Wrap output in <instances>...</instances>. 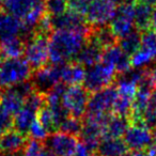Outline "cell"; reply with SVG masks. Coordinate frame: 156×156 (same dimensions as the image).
I'll return each instance as SVG.
<instances>
[{"label": "cell", "mask_w": 156, "mask_h": 156, "mask_svg": "<svg viewBox=\"0 0 156 156\" xmlns=\"http://www.w3.org/2000/svg\"><path fill=\"white\" fill-rule=\"evenodd\" d=\"M88 35L79 31L54 30L48 37V52L51 64H64L76 60L87 43Z\"/></svg>", "instance_id": "obj_1"}, {"label": "cell", "mask_w": 156, "mask_h": 156, "mask_svg": "<svg viewBox=\"0 0 156 156\" xmlns=\"http://www.w3.org/2000/svg\"><path fill=\"white\" fill-rule=\"evenodd\" d=\"M32 69L26 59H5L0 63V91L30 80Z\"/></svg>", "instance_id": "obj_2"}, {"label": "cell", "mask_w": 156, "mask_h": 156, "mask_svg": "<svg viewBox=\"0 0 156 156\" xmlns=\"http://www.w3.org/2000/svg\"><path fill=\"white\" fill-rule=\"evenodd\" d=\"M118 73L115 66L105 61H101L98 64L86 69L83 87L90 94L98 92L105 88L112 86L117 79Z\"/></svg>", "instance_id": "obj_3"}, {"label": "cell", "mask_w": 156, "mask_h": 156, "mask_svg": "<svg viewBox=\"0 0 156 156\" xmlns=\"http://www.w3.org/2000/svg\"><path fill=\"white\" fill-rule=\"evenodd\" d=\"M135 8H136L135 0H126L125 2L118 5L115 16L108 25L118 40L136 30Z\"/></svg>", "instance_id": "obj_4"}, {"label": "cell", "mask_w": 156, "mask_h": 156, "mask_svg": "<svg viewBox=\"0 0 156 156\" xmlns=\"http://www.w3.org/2000/svg\"><path fill=\"white\" fill-rule=\"evenodd\" d=\"M48 37L49 35L34 33L30 39L26 41L24 56L32 69L37 71L47 65V61L49 60Z\"/></svg>", "instance_id": "obj_5"}, {"label": "cell", "mask_w": 156, "mask_h": 156, "mask_svg": "<svg viewBox=\"0 0 156 156\" xmlns=\"http://www.w3.org/2000/svg\"><path fill=\"white\" fill-rule=\"evenodd\" d=\"M90 93L83 86H72L66 88L62 98V106L71 117L83 120L87 113Z\"/></svg>", "instance_id": "obj_6"}, {"label": "cell", "mask_w": 156, "mask_h": 156, "mask_svg": "<svg viewBox=\"0 0 156 156\" xmlns=\"http://www.w3.org/2000/svg\"><path fill=\"white\" fill-rule=\"evenodd\" d=\"M63 64H48L37 69L31 76L30 80L33 88L41 94H46L61 83Z\"/></svg>", "instance_id": "obj_7"}, {"label": "cell", "mask_w": 156, "mask_h": 156, "mask_svg": "<svg viewBox=\"0 0 156 156\" xmlns=\"http://www.w3.org/2000/svg\"><path fill=\"white\" fill-rule=\"evenodd\" d=\"M118 5L111 0H93L85 15V20L92 28L108 26L113 18Z\"/></svg>", "instance_id": "obj_8"}, {"label": "cell", "mask_w": 156, "mask_h": 156, "mask_svg": "<svg viewBox=\"0 0 156 156\" xmlns=\"http://www.w3.org/2000/svg\"><path fill=\"white\" fill-rule=\"evenodd\" d=\"M118 98L115 86H109L90 95L86 115H108L112 113V108Z\"/></svg>", "instance_id": "obj_9"}, {"label": "cell", "mask_w": 156, "mask_h": 156, "mask_svg": "<svg viewBox=\"0 0 156 156\" xmlns=\"http://www.w3.org/2000/svg\"><path fill=\"white\" fill-rule=\"evenodd\" d=\"M78 143V137L56 132L47 137L44 144L54 156H73Z\"/></svg>", "instance_id": "obj_10"}, {"label": "cell", "mask_w": 156, "mask_h": 156, "mask_svg": "<svg viewBox=\"0 0 156 156\" xmlns=\"http://www.w3.org/2000/svg\"><path fill=\"white\" fill-rule=\"evenodd\" d=\"M153 133L143 124H130L123 137L129 151H144L153 143Z\"/></svg>", "instance_id": "obj_11"}, {"label": "cell", "mask_w": 156, "mask_h": 156, "mask_svg": "<svg viewBox=\"0 0 156 156\" xmlns=\"http://www.w3.org/2000/svg\"><path fill=\"white\" fill-rule=\"evenodd\" d=\"M27 136L15 129H11L0 136V154L8 156L22 155V152L26 145Z\"/></svg>", "instance_id": "obj_12"}, {"label": "cell", "mask_w": 156, "mask_h": 156, "mask_svg": "<svg viewBox=\"0 0 156 156\" xmlns=\"http://www.w3.org/2000/svg\"><path fill=\"white\" fill-rule=\"evenodd\" d=\"M102 61L109 63L117 69L118 75H121L129 69H132V63H130V57L127 56L118 44L110 47L106 48L103 52Z\"/></svg>", "instance_id": "obj_13"}, {"label": "cell", "mask_w": 156, "mask_h": 156, "mask_svg": "<svg viewBox=\"0 0 156 156\" xmlns=\"http://www.w3.org/2000/svg\"><path fill=\"white\" fill-rule=\"evenodd\" d=\"M24 24L23 20L2 9L0 10V41L15 37H24ZM24 39V37H23Z\"/></svg>", "instance_id": "obj_14"}, {"label": "cell", "mask_w": 156, "mask_h": 156, "mask_svg": "<svg viewBox=\"0 0 156 156\" xmlns=\"http://www.w3.org/2000/svg\"><path fill=\"white\" fill-rule=\"evenodd\" d=\"M26 98L17 87L0 91V105L13 115H15L23 108Z\"/></svg>", "instance_id": "obj_15"}, {"label": "cell", "mask_w": 156, "mask_h": 156, "mask_svg": "<svg viewBox=\"0 0 156 156\" xmlns=\"http://www.w3.org/2000/svg\"><path fill=\"white\" fill-rule=\"evenodd\" d=\"M103 52H104V49L100 45L90 40H87V43L85 44L80 52L78 54L75 61L81 64L83 67L88 69V67L93 66L102 61Z\"/></svg>", "instance_id": "obj_16"}, {"label": "cell", "mask_w": 156, "mask_h": 156, "mask_svg": "<svg viewBox=\"0 0 156 156\" xmlns=\"http://www.w3.org/2000/svg\"><path fill=\"white\" fill-rule=\"evenodd\" d=\"M86 69L76 61L64 63L62 65L61 83L65 86H81L85 80Z\"/></svg>", "instance_id": "obj_17"}, {"label": "cell", "mask_w": 156, "mask_h": 156, "mask_svg": "<svg viewBox=\"0 0 156 156\" xmlns=\"http://www.w3.org/2000/svg\"><path fill=\"white\" fill-rule=\"evenodd\" d=\"M26 41L22 37L0 41V57L2 59H18L25 54Z\"/></svg>", "instance_id": "obj_18"}, {"label": "cell", "mask_w": 156, "mask_h": 156, "mask_svg": "<svg viewBox=\"0 0 156 156\" xmlns=\"http://www.w3.org/2000/svg\"><path fill=\"white\" fill-rule=\"evenodd\" d=\"M37 112L39 111L35 110L32 107L28 106V105H24L23 108L14 115V121H13L14 129L27 136V134H29L31 125L37 120Z\"/></svg>", "instance_id": "obj_19"}, {"label": "cell", "mask_w": 156, "mask_h": 156, "mask_svg": "<svg viewBox=\"0 0 156 156\" xmlns=\"http://www.w3.org/2000/svg\"><path fill=\"white\" fill-rule=\"evenodd\" d=\"M129 152L122 138H103L96 153L101 156H124Z\"/></svg>", "instance_id": "obj_20"}, {"label": "cell", "mask_w": 156, "mask_h": 156, "mask_svg": "<svg viewBox=\"0 0 156 156\" xmlns=\"http://www.w3.org/2000/svg\"><path fill=\"white\" fill-rule=\"evenodd\" d=\"M130 122L128 118L111 115L105 125L104 138H122L128 129Z\"/></svg>", "instance_id": "obj_21"}, {"label": "cell", "mask_w": 156, "mask_h": 156, "mask_svg": "<svg viewBox=\"0 0 156 156\" xmlns=\"http://www.w3.org/2000/svg\"><path fill=\"white\" fill-rule=\"evenodd\" d=\"M37 0H3L2 10L20 20H24Z\"/></svg>", "instance_id": "obj_22"}, {"label": "cell", "mask_w": 156, "mask_h": 156, "mask_svg": "<svg viewBox=\"0 0 156 156\" xmlns=\"http://www.w3.org/2000/svg\"><path fill=\"white\" fill-rule=\"evenodd\" d=\"M87 40H90V41L96 43L104 50L106 49V48L110 47V46H113V45H115V44H118V39L115 37V35L113 34V32L111 31V29L109 28V26L92 28L91 32H90Z\"/></svg>", "instance_id": "obj_23"}, {"label": "cell", "mask_w": 156, "mask_h": 156, "mask_svg": "<svg viewBox=\"0 0 156 156\" xmlns=\"http://www.w3.org/2000/svg\"><path fill=\"white\" fill-rule=\"evenodd\" d=\"M153 8L147 5L136 2L135 8V27L139 32H144L151 29V18Z\"/></svg>", "instance_id": "obj_24"}, {"label": "cell", "mask_w": 156, "mask_h": 156, "mask_svg": "<svg viewBox=\"0 0 156 156\" xmlns=\"http://www.w3.org/2000/svg\"><path fill=\"white\" fill-rule=\"evenodd\" d=\"M118 45L127 56L132 57L135 52L138 51L141 46V32L134 30L129 34L118 40Z\"/></svg>", "instance_id": "obj_25"}, {"label": "cell", "mask_w": 156, "mask_h": 156, "mask_svg": "<svg viewBox=\"0 0 156 156\" xmlns=\"http://www.w3.org/2000/svg\"><path fill=\"white\" fill-rule=\"evenodd\" d=\"M139 50L150 57L153 62L156 61V34L151 29L141 32V46Z\"/></svg>", "instance_id": "obj_26"}, {"label": "cell", "mask_w": 156, "mask_h": 156, "mask_svg": "<svg viewBox=\"0 0 156 156\" xmlns=\"http://www.w3.org/2000/svg\"><path fill=\"white\" fill-rule=\"evenodd\" d=\"M37 121L48 130L49 134L58 132V126H57L54 113H52L51 109L46 105L43 108L40 109L37 112Z\"/></svg>", "instance_id": "obj_27"}, {"label": "cell", "mask_w": 156, "mask_h": 156, "mask_svg": "<svg viewBox=\"0 0 156 156\" xmlns=\"http://www.w3.org/2000/svg\"><path fill=\"white\" fill-rule=\"evenodd\" d=\"M83 120L76 119V118H73V117H71V115H69V117L63 121V123L61 124L59 132H62V133H65V134L72 135V136L78 137L80 135L81 130H83Z\"/></svg>", "instance_id": "obj_28"}, {"label": "cell", "mask_w": 156, "mask_h": 156, "mask_svg": "<svg viewBox=\"0 0 156 156\" xmlns=\"http://www.w3.org/2000/svg\"><path fill=\"white\" fill-rule=\"evenodd\" d=\"M45 9L49 17H55L67 11L69 2L65 0H45Z\"/></svg>", "instance_id": "obj_29"}, {"label": "cell", "mask_w": 156, "mask_h": 156, "mask_svg": "<svg viewBox=\"0 0 156 156\" xmlns=\"http://www.w3.org/2000/svg\"><path fill=\"white\" fill-rule=\"evenodd\" d=\"M45 150L44 142L34 139H29L22 152V156H40Z\"/></svg>", "instance_id": "obj_30"}, {"label": "cell", "mask_w": 156, "mask_h": 156, "mask_svg": "<svg viewBox=\"0 0 156 156\" xmlns=\"http://www.w3.org/2000/svg\"><path fill=\"white\" fill-rule=\"evenodd\" d=\"M14 115L0 105V136L13 128Z\"/></svg>", "instance_id": "obj_31"}, {"label": "cell", "mask_w": 156, "mask_h": 156, "mask_svg": "<svg viewBox=\"0 0 156 156\" xmlns=\"http://www.w3.org/2000/svg\"><path fill=\"white\" fill-rule=\"evenodd\" d=\"M29 135H30L31 139L45 142V140L47 139V137L49 136L50 134L48 133V130L37 121V120H35L32 125H31L30 130H29Z\"/></svg>", "instance_id": "obj_32"}, {"label": "cell", "mask_w": 156, "mask_h": 156, "mask_svg": "<svg viewBox=\"0 0 156 156\" xmlns=\"http://www.w3.org/2000/svg\"><path fill=\"white\" fill-rule=\"evenodd\" d=\"M92 1L93 0H69V9L85 17Z\"/></svg>", "instance_id": "obj_33"}, {"label": "cell", "mask_w": 156, "mask_h": 156, "mask_svg": "<svg viewBox=\"0 0 156 156\" xmlns=\"http://www.w3.org/2000/svg\"><path fill=\"white\" fill-rule=\"evenodd\" d=\"M94 154L95 153L91 149H89L85 143H83L80 141V142L78 143L77 147H76V151L73 156H93Z\"/></svg>", "instance_id": "obj_34"}, {"label": "cell", "mask_w": 156, "mask_h": 156, "mask_svg": "<svg viewBox=\"0 0 156 156\" xmlns=\"http://www.w3.org/2000/svg\"><path fill=\"white\" fill-rule=\"evenodd\" d=\"M145 156H156V142L152 143L147 149L144 150Z\"/></svg>", "instance_id": "obj_35"}, {"label": "cell", "mask_w": 156, "mask_h": 156, "mask_svg": "<svg viewBox=\"0 0 156 156\" xmlns=\"http://www.w3.org/2000/svg\"><path fill=\"white\" fill-rule=\"evenodd\" d=\"M151 30L156 34V7L153 8V13L151 18Z\"/></svg>", "instance_id": "obj_36"}, {"label": "cell", "mask_w": 156, "mask_h": 156, "mask_svg": "<svg viewBox=\"0 0 156 156\" xmlns=\"http://www.w3.org/2000/svg\"><path fill=\"white\" fill-rule=\"evenodd\" d=\"M136 2L138 3H142V5H147L150 7H156V0H135Z\"/></svg>", "instance_id": "obj_37"}, {"label": "cell", "mask_w": 156, "mask_h": 156, "mask_svg": "<svg viewBox=\"0 0 156 156\" xmlns=\"http://www.w3.org/2000/svg\"><path fill=\"white\" fill-rule=\"evenodd\" d=\"M151 106H152V108L156 111V87L151 94Z\"/></svg>", "instance_id": "obj_38"}, {"label": "cell", "mask_w": 156, "mask_h": 156, "mask_svg": "<svg viewBox=\"0 0 156 156\" xmlns=\"http://www.w3.org/2000/svg\"><path fill=\"white\" fill-rule=\"evenodd\" d=\"M124 156H145L144 151H129Z\"/></svg>", "instance_id": "obj_39"}, {"label": "cell", "mask_w": 156, "mask_h": 156, "mask_svg": "<svg viewBox=\"0 0 156 156\" xmlns=\"http://www.w3.org/2000/svg\"><path fill=\"white\" fill-rule=\"evenodd\" d=\"M40 156H54V155H52V154L50 153V152L48 151V150L45 147V150H44V151L42 152V154H41V155H40Z\"/></svg>", "instance_id": "obj_40"}, {"label": "cell", "mask_w": 156, "mask_h": 156, "mask_svg": "<svg viewBox=\"0 0 156 156\" xmlns=\"http://www.w3.org/2000/svg\"><path fill=\"white\" fill-rule=\"evenodd\" d=\"M115 5H122L123 2H125L126 0H111Z\"/></svg>", "instance_id": "obj_41"}, {"label": "cell", "mask_w": 156, "mask_h": 156, "mask_svg": "<svg viewBox=\"0 0 156 156\" xmlns=\"http://www.w3.org/2000/svg\"><path fill=\"white\" fill-rule=\"evenodd\" d=\"M153 137H154V140H155V142H156V128L153 129Z\"/></svg>", "instance_id": "obj_42"}, {"label": "cell", "mask_w": 156, "mask_h": 156, "mask_svg": "<svg viewBox=\"0 0 156 156\" xmlns=\"http://www.w3.org/2000/svg\"><path fill=\"white\" fill-rule=\"evenodd\" d=\"M2 2H3V0H0V10L2 9Z\"/></svg>", "instance_id": "obj_43"}, {"label": "cell", "mask_w": 156, "mask_h": 156, "mask_svg": "<svg viewBox=\"0 0 156 156\" xmlns=\"http://www.w3.org/2000/svg\"><path fill=\"white\" fill-rule=\"evenodd\" d=\"M93 156H101V155H98V153H95V154H94V155Z\"/></svg>", "instance_id": "obj_44"}, {"label": "cell", "mask_w": 156, "mask_h": 156, "mask_svg": "<svg viewBox=\"0 0 156 156\" xmlns=\"http://www.w3.org/2000/svg\"><path fill=\"white\" fill-rule=\"evenodd\" d=\"M2 62V58H1V57H0V63Z\"/></svg>", "instance_id": "obj_45"}, {"label": "cell", "mask_w": 156, "mask_h": 156, "mask_svg": "<svg viewBox=\"0 0 156 156\" xmlns=\"http://www.w3.org/2000/svg\"><path fill=\"white\" fill-rule=\"evenodd\" d=\"M0 156H8V155H3V154H0Z\"/></svg>", "instance_id": "obj_46"}, {"label": "cell", "mask_w": 156, "mask_h": 156, "mask_svg": "<svg viewBox=\"0 0 156 156\" xmlns=\"http://www.w3.org/2000/svg\"><path fill=\"white\" fill-rule=\"evenodd\" d=\"M65 1H67V2H69V0H65Z\"/></svg>", "instance_id": "obj_47"}]
</instances>
